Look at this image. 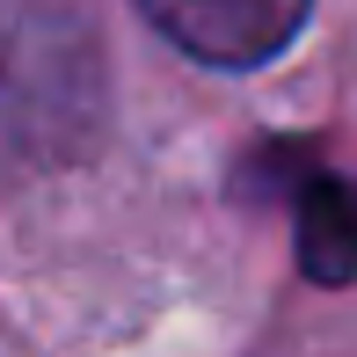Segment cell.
<instances>
[{"instance_id":"7a4b0ae2","label":"cell","mask_w":357,"mask_h":357,"mask_svg":"<svg viewBox=\"0 0 357 357\" xmlns=\"http://www.w3.org/2000/svg\"><path fill=\"white\" fill-rule=\"evenodd\" d=\"M299 263L314 284H350L357 278V183L314 175L299 197Z\"/></svg>"},{"instance_id":"6da1fadb","label":"cell","mask_w":357,"mask_h":357,"mask_svg":"<svg viewBox=\"0 0 357 357\" xmlns=\"http://www.w3.org/2000/svg\"><path fill=\"white\" fill-rule=\"evenodd\" d=\"M139 8H146V22L168 44H183L190 59L248 73V66H270V59L299 37L314 0H139Z\"/></svg>"}]
</instances>
